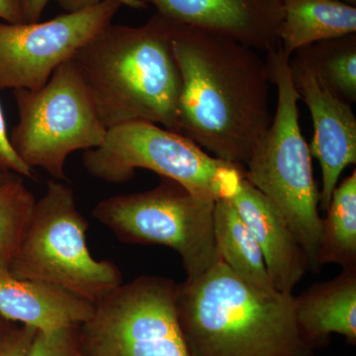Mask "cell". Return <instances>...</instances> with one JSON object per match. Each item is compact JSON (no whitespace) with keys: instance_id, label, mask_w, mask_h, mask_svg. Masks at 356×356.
I'll list each match as a JSON object with an SVG mask.
<instances>
[{"instance_id":"obj_1","label":"cell","mask_w":356,"mask_h":356,"mask_svg":"<svg viewBox=\"0 0 356 356\" xmlns=\"http://www.w3.org/2000/svg\"><path fill=\"white\" fill-rule=\"evenodd\" d=\"M172 50L181 76L177 133L245 170L273 119L266 58L228 37L177 23Z\"/></svg>"},{"instance_id":"obj_2","label":"cell","mask_w":356,"mask_h":356,"mask_svg":"<svg viewBox=\"0 0 356 356\" xmlns=\"http://www.w3.org/2000/svg\"><path fill=\"white\" fill-rule=\"evenodd\" d=\"M173 22L156 13L140 26H106L74 62L106 128L147 121L177 133L181 76Z\"/></svg>"},{"instance_id":"obj_3","label":"cell","mask_w":356,"mask_h":356,"mask_svg":"<svg viewBox=\"0 0 356 356\" xmlns=\"http://www.w3.org/2000/svg\"><path fill=\"white\" fill-rule=\"evenodd\" d=\"M293 299L248 284L220 259L178 284V322L191 356H308Z\"/></svg>"},{"instance_id":"obj_4","label":"cell","mask_w":356,"mask_h":356,"mask_svg":"<svg viewBox=\"0 0 356 356\" xmlns=\"http://www.w3.org/2000/svg\"><path fill=\"white\" fill-rule=\"evenodd\" d=\"M266 55L271 84L277 92L275 111L245 163L243 175L280 211L305 250L310 269L318 270L320 191L300 127V97L292 81L290 56L280 47Z\"/></svg>"},{"instance_id":"obj_5","label":"cell","mask_w":356,"mask_h":356,"mask_svg":"<svg viewBox=\"0 0 356 356\" xmlns=\"http://www.w3.org/2000/svg\"><path fill=\"white\" fill-rule=\"evenodd\" d=\"M88 229L72 189L60 180H49L9 273L21 280L64 288L96 305L123 284V277L113 262L91 255Z\"/></svg>"},{"instance_id":"obj_6","label":"cell","mask_w":356,"mask_h":356,"mask_svg":"<svg viewBox=\"0 0 356 356\" xmlns=\"http://www.w3.org/2000/svg\"><path fill=\"white\" fill-rule=\"evenodd\" d=\"M18 122L9 140L21 161L65 180L70 154L102 146L108 129L74 58L36 90H13Z\"/></svg>"},{"instance_id":"obj_7","label":"cell","mask_w":356,"mask_h":356,"mask_svg":"<svg viewBox=\"0 0 356 356\" xmlns=\"http://www.w3.org/2000/svg\"><path fill=\"white\" fill-rule=\"evenodd\" d=\"M161 178L149 191L100 201L92 217L122 243L172 248L181 257L186 280H193L221 259L214 236L216 200Z\"/></svg>"},{"instance_id":"obj_8","label":"cell","mask_w":356,"mask_h":356,"mask_svg":"<svg viewBox=\"0 0 356 356\" xmlns=\"http://www.w3.org/2000/svg\"><path fill=\"white\" fill-rule=\"evenodd\" d=\"M92 177L123 184L138 168L175 180L189 191L218 199L235 195L245 170L221 161L180 134L147 121H132L109 129L102 146L83 154Z\"/></svg>"},{"instance_id":"obj_9","label":"cell","mask_w":356,"mask_h":356,"mask_svg":"<svg viewBox=\"0 0 356 356\" xmlns=\"http://www.w3.org/2000/svg\"><path fill=\"white\" fill-rule=\"evenodd\" d=\"M177 283L142 275L96 304L79 327V356H191L177 312Z\"/></svg>"},{"instance_id":"obj_10","label":"cell","mask_w":356,"mask_h":356,"mask_svg":"<svg viewBox=\"0 0 356 356\" xmlns=\"http://www.w3.org/2000/svg\"><path fill=\"white\" fill-rule=\"evenodd\" d=\"M123 6L146 8L140 0H103L95 6L35 23L0 20V90H36L111 24Z\"/></svg>"},{"instance_id":"obj_11","label":"cell","mask_w":356,"mask_h":356,"mask_svg":"<svg viewBox=\"0 0 356 356\" xmlns=\"http://www.w3.org/2000/svg\"><path fill=\"white\" fill-rule=\"evenodd\" d=\"M292 81L310 112L314 135L309 149L322 170L320 207L327 210L339 177L356 163V117L305 63L290 57Z\"/></svg>"},{"instance_id":"obj_12","label":"cell","mask_w":356,"mask_h":356,"mask_svg":"<svg viewBox=\"0 0 356 356\" xmlns=\"http://www.w3.org/2000/svg\"><path fill=\"white\" fill-rule=\"evenodd\" d=\"M177 24L222 35L269 53L280 47L283 0H140Z\"/></svg>"},{"instance_id":"obj_13","label":"cell","mask_w":356,"mask_h":356,"mask_svg":"<svg viewBox=\"0 0 356 356\" xmlns=\"http://www.w3.org/2000/svg\"><path fill=\"white\" fill-rule=\"evenodd\" d=\"M261 248L276 291L292 294L307 270L308 257L280 210L243 177L229 198Z\"/></svg>"},{"instance_id":"obj_14","label":"cell","mask_w":356,"mask_h":356,"mask_svg":"<svg viewBox=\"0 0 356 356\" xmlns=\"http://www.w3.org/2000/svg\"><path fill=\"white\" fill-rule=\"evenodd\" d=\"M95 305L64 288L21 280L0 270V316L8 322L38 331L79 327L92 316Z\"/></svg>"},{"instance_id":"obj_15","label":"cell","mask_w":356,"mask_h":356,"mask_svg":"<svg viewBox=\"0 0 356 356\" xmlns=\"http://www.w3.org/2000/svg\"><path fill=\"white\" fill-rule=\"evenodd\" d=\"M295 318L312 348L341 334L356 343V267L343 269L334 280L317 283L294 296Z\"/></svg>"},{"instance_id":"obj_16","label":"cell","mask_w":356,"mask_h":356,"mask_svg":"<svg viewBox=\"0 0 356 356\" xmlns=\"http://www.w3.org/2000/svg\"><path fill=\"white\" fill-rule=\"evenodd\" d=\"M356 34V6L339 0H283L280 48L288 56L309 44Z\"/></svg>"},{"instance_id":"obj_17","label":"cell","mask_w":356,"mask_h":356,"mask_svg":"<svg viewBox=\"0 0 356 356\" xmlns=\"http://www.w3.org/2000/svg\"><path fill=\"white\" fill-rule=\"evenodd\" d=\"M214 236L220 259L236 275L264 291H276L261 248L229 199L215 201Z\"/></svg>"},{"instance_id":"obj_18","label":"cell","mask_w":356,"mask_h":356,"mask_svg":"<svg viewBox=\"0 0 356 356\" xmlns=\"http://www.w3.org/2000/svg\"><path fill=\"white\" fill-rule=\"evenodd\" d=\"M339 264L356 267V172L337 184L322 219L318 240V267Z\"/></svg>"},{"instance_id":"obj_19","label":"cell","mask_w":356,"mask_h":356,"mask_svg":"<svg viewBox=\"0 0 356 356\" xmlns=\"http://www.w3.org/2000/svg\"><path fill=\"white\" fill-rule=\"evenodd\" d=\"M343 102H356V34L309 44L295 51Z\"/></svg>"},{"instance_id":"obj_20","label":"cell","mask_w":356,"mask_h":356,"mask_svg":"<svg viewBox=\"0 0 356 356\" xmlns=\"http://www.w3.org/2000/svg\"><path fill=\"white\" fill-rule=\"evenodd\" d=\"M36 201L18 175L0 184V270L9 271Z\"/></svg>"},{"instance_id":"obj_21","label":"cell","mask_w":356,"mask_h":356,"mask_svg":"<svg viewBox=\"0 0 356 356\" xmlns=\"http://www.w3.org/2000/svg\"><path fill=\"white\" fill-rule=\"evenodd\" d=\"M26 356H79V327L37 332Z\"/></svg>"},{"instance_id":"obj_22","label":"cell","mask_w":356,"mask_h":356,"mask_svg":"<svg viewBox=\"0 0 356 356\" xmlns=\"http://www.w3.org/2000/svg\"><path fill=\"white\" fill-rule=\"evenodd\" d=\"M0 170L13 173L18 177L36 179L35 170L25 165L11 146L1 103H0Z\"/></svg>"},{"instance_id":"obj_23","label":"cell","mask_w":356,"mask_h":356,"mask_svg":"<svg viewBox=\"0 0 356 356\" xmlns=\"http://www.w3.org/2000/svg\"><path fill=\"white\" fill-rule=\"evenodd\" d=\"M38 330L30 325H22L11 332L0 350V356H26Z\"/></svg>"},{"instance_id":"obj_24","label":"cell","mask_w":356,"mask_h":356,"mask_svg":"<svg viewBox=\"0 0 356 356\" xmlns=\"http://www.w3.org/2000/svg\"><path fill=\"white\" fill-rule=\"evenodd\" d=\"M0 20L8 23H24L23 0H0Z\"/></svg>"},{"instance_id":"obj_25","label":"cell","mask_w":356,"mask_h":356,"mask_svg":"<svg viewBox=\"0 0 356 356\" xmlns=\"http://www.w3.org/2000/svg\"><path fill=\"white\" fill-rule=\"evenodd\" d=\"M51 0H23L24 23L38 22Z\"/></svg>"},{"instance_id":"obj_26","label":"cell","mask_w":356,"mask_h":356,"mask_svg":"<svg viewBox=\"0 0 356 356\" xmlns=\"http://www.w3.org/2000/svg\"><path fill=\"white\" fill-rule=\"evenodd\" d=\"M60 8L64 9L65 13L77 10L84 7L95 6L103 0H56Z\"/></svg>"},{"instance_id":"obj_27","label":"cell","mask_w":356,"mask_h":356,"mask_svg":"<svg viewBox=\"0 0 356 356\" xmlns=\"http://www.w3.org/2000/svg\"><path fill=\"white\" fill-rule=\"evenodd\" d=\"M6 318H3L0 316V350H1L4 343H6L7 337L10 334V332H9V334H6V331H4L3 322H6Z\"/></svg>"},{"instance_id":"obj_28","label":"cell","mask_w":356,"mask_h":356,"mask_svg":"<svg viewBox=\"0 0 356 356\" xmlns=\"http://www.w3.org/2000/svg\"><path fill=\"white\" fill-rule=\"evenodd\" d=\"M16 177L15 175H13V173H8L3 172V170H0V184H4V182L8 181L11 178Z\"/></svg>"},{"instance_id":"obj_29","label":"cell","mask_w":356,"mask_h":356,"mask_svg":"<svg viewBox=\"0 0 356 356\" xmlns=\"http://www.w3.org/2000/svg\"><path fill=\"white\" fill-rule=\"evenodd\" d=\"M339 1L346 2V3L356 6V0H339Z\"/></svg>"}]
</instances>
